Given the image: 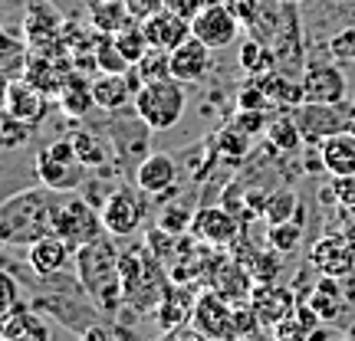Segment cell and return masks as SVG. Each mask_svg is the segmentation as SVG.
I'll return each instance as SVG.
<instances>
[{"label":"cell","mask_w":355,"mask_h":341,"mask_svg":"<svg viewBox=\"0 0 355 341\" xmlns=\"http://www.w3.org/2000/svg\"><path fill=\"white\" fill-rule=\"evenodd\" d=\"M66 197L69 194L50 190L43 184L17 190L0 207V240L7 246H30V243L56 233V214Z\"/></svg>","instance_id":"1"},{"label":"cell","mask_w":355,"mask_h":341,"mask_svg":"<svg viewBox=\"0 0 355 341\" xmlns=\"http://www.w3.org/2000/svg\"><path fill=\"white\" fill-rule=\"evenodd\" d=\"M119 253H122V250H115L112 233H105V237H99L96 243H86V246L76 250V276H79V282H83L86 295L105 315H115V312L125 305Z\"/></svg>","instance_id":"2"},{"label":"cell","mask_w":355,"mask_h":341,"mask_svg":"<svg viewBox=\"0 0 355 341\" xmlns=\"http://www.w3.org/2000/svg\"><path fill=\"white\" fill-rule=\"evenodd\" d=\"M119 269H122V289H125V305L135 312H155L165 289L171 286V276L165 273V263L152 253L148 243L128 246L119 253Z\"/></svg>","instance_id":"3"},{"label":"cell","mask_w":355,"mask_h":341,"mask_svg":"<svg viewBox=\"0 0 355 341\" xmlns=\"http://www.w3.org/2000/svg\"><path fill=\"white\" fill-rule=\"evenodd\" d=\"M132 105L148 131H171L188 112V92H184V82H178V79L145 82Z\"/></svg>","instance_id":"4"},{"label":"cell","mask_w":355,"mask_h":341,"mask_svg":"<svg viewBox=\"0 0 355 341\" xmlns=\"http://www.w3.org/2000/svg\"><path fill=\"white\" fill-rule=\"evenodd\" d=\"M109 230L102 223V210L92 207L86 197L79 194H69L56 214V237H63L73 250L86 246V243H96L99 237H105Z\"/></svg>","instance_id":"5"},{"label":"cell","mask_w":355,"mask_h":341,"mask_svg":"<svg viewBox=\"0 0 355 341\" xmlns=\"http://www.w3.org/2000/svg\"><path fill=\"white\" fill-rule=\"evenodd\" d=\"M141 194L145 190L135 184H122V187H115L105 201H102V223L105 230L112 233V237H132L135 230L145 223V216H148V207L141 201Z\"/></svg>","instance_id":"6"},{"label":"cell","mask_w":355,"mask_h":341,"mask_svg":"<svg viewBox=\"0 0 355 341\" xmlns=\"http://www.w3.org/2000/svg\"><path fill=\"white\" fill-rule=\"evenodd\" d=\"M191 325L201 335H207L211 341H243L241 329H237V315H234V302H227L224 295H217L214 289L198 295Z\"/></svg>","instance_id":"7"},{"label":"cell","mask_w":355,"mask_h":341,"mask_svg":"<svg viewBox=\"0 0 355 341\" xmlns=\"http://www.w3.org/2000/svg\"><path fill=\"white\" fill-rule=\"evenodd\" d=\"M296 125L309 145H322L336 131L349 128V102H303L296 105Z\"/></svg>","instance_id":"8"},{"label":"cell","mask_w":355,"mask_h":341,"mask_svg":"<svg viewBox=\"0 0 355 341\" xmlns=\"http://www.w3.org/2000/svg\"><path fill=\"white\" fill-rule=\"evenodd\" d=\"M191 240L207 243L214 250H224V246H234L241 240V223L234 210H227L224 203H214V207H201L194 220H191Z\"/></svg>","instance_id":"9"},{"label":"cell","mask_w":355,"mask_h":341,"mask_svg":"<svg viewBox=\"0 0 355 341\" xmlns=\"http://www.w3.org/2000/svg\"><path fill=\"white\" fill-rule=\"evenodd\" d=\"M241 30H243V24L237 20V13L230 10V3H224V0H214L207 10L191 20V33L201 39L204 46H211V50L230 46Z\"/></svg>","instance_id":"10"},{"label":"cell","mask_w":355,"mask_h":341,"mask_svg":"<svg viewBox=\"0 0 355 341\" xmlns=\"http://www.w3.org/2000/svg\"><path fill=\"white\" fill-rule=\"evenodd\" d=\"M309 266L319 276L343 279L355 273V250L349 246L345 233H326L309 246Z\"/></svg>","instance_id":"11"},{"label":"cell","mask_w":355,"mask_h":341,"mask_svg":"<svg viewBox=\"0 0 355 341\" xmlns=\"http://www.w3.org/2000/svg\"><path fill=\"white\" fill-rule=\"evenodd\" d=\"M250 305H254V312L263 329H277L279 322H286L300 308L293 289L279 286V282H257L254 292H250Z\"/></svg>","instance_id":"12"},{"label":"cell","mask_w":355,"mask_h":341,"mask_svg":"<svg viewBox=\"0 0 355 341\" xmlns=\"http://www.w3.org/2000/svg\"><path fill=\"white\" fill-rule=\"evenodd\" d=\"M306 102H345L349 79L336 63H309L303 73Z\"/></svg>","instance_id":"13"},{"label":"cell","mask_w":355,"mask_h":341,"mask_svg":"<svg viewBox=\"0 0 355 341\" xmlns=\"http://www.w3.org/2000/svg\"><path fill=\"white\" fill-rule=\"evenodd\" d=\"M76 259V250L63 240V237H43V240L30 243L26 246V266L33 276H56V273H66V266Z\"/></svg>","instance_id":"14"},{"label":"cell","mask_w":355,"mask_h":341,"mask_svg":"<svg viewBox=\"0 0 355 341\" xmlns=\"http://www.w3.org/2000/svg\"><path fill=\"white\" fill-rule=\"evenodd\" d=\"M33 174L43 187L60 190V194H76L79 181H83V165L76 161H60L56 154H50V148H40L37 161H33Z\"/></svg>","instance_id":"15"},{"label":"cell","mask_w":355,"mask_h":341,"mask_svg":"<svg viewBox=\"0 0 355 341\" xmlns=\"http://www.w3.org/2000/svg\"><path fill=\"white\" fill-rule=\"evenodd\" d=\"M211 46H204L198 37H188L178 50H171V79L178 82H204V76L211 73Z\"/></svg>","instance_id":"16"},{"label":"cell","mask_w":355,"mask_h":341,"mask_svg":"<svg viewBox=\"0 0 355 341\" xmlns=\"http://www.w3.org/2000/svg\"><path fill=\"white\" fill-rule=\"evenodd\" d=\"M141 26H145L148 43H152L155 50H165V53L178 50L188 37H194V33H191V20H184L181 13L168 10V7H162L158 13H152L148 20H141Z\"/></svg>","instance_id":"17"},{"label":"cell","mask_w":355,"mask_h":341,"mask_svg":"<svg viewBox=\"0 0 355 341\" xmlns=\"http://www.w3.org/2000/svg\"><path fill=\"white\" fill-rule=\"evenodd\" d=\"M46 99H50V95H43L40 89H33L24 76L7 79V89H3V112L24 118L30 125H40L43 115H46Z\"/></svg>","instance_id":"18"},{"label":"cell","mask_w":355,"mask_h":341,"mask_svg":"<svg viewBox=\"0 0 355 341\" xmlns=\"http://www.w3.org/2000/svg\"><path fill=\"white\" fill-rule=\"evenodd\" d=\"M194 302H198V295L191 292V286H181V282H171L165 289V295H162V302H158V308H155V325L162 331H171L178 329V325H184V322H191V315H194Z\"/></svg>","instance_id":"19"},{"label":"cell","mask_w":355,"mask_h":341,"mask_svg":"<svg viewBox=\"0 0 355 341\" xmlns=\"http://www.w3.org/2000/svg\"><path fill=\"white\" fill-rule=\"evenodd\" d=\"M175 181H178V165H175V158L165 151L145 154V161H141L139 171H135V184H139L145 194H152V197L168 194V190L175 187Z\"/></svg>","instance_id":"20"},{"label":"cell","mask_w":355,"mask_h":341,"mask_svg":"<svg viewBox=\"0 0 355 341\" xmlns=\"http://www.w3.org/2000/svg\"><path fill=\"white\" fill-rule=\"evenodd\" d=\"M92 95H96V109L102 112H122L128 102H135V86H132V79L128 73H99V76L92 79Z\"/></svg>","instance_id":"21"},{"label":"cell","mask_w":355,"mask_h":341,"mask_svg":"<svg viewBox=\"0 0 355 341\" xmlns=\"http://www.w3.org/2000/svg\"><path fill=\"white\" fill-rule=\"evenodd\" d=\"M319 161L332 177H355V131H336L319 145Z\"/></svg>","instance_id":"22"},{"label":"cell","mask_w":355,"mask_h":341,"mask_svg":"<svg viewBox=\"0 0 355 341\" xmlns=\"http://www.w3.org/2000/svg\"><path fill=\"white\" fill-rule=\"evenodd\" d=\"M66 76H69V69L66 66L60 69L53 63V56H46V53H30V59L24 66V79L33 89H40L43 95H60Z\"/></svg>","instance_id":"23"},{"label":"cell","mask_w":355,"mask_h":341,"mask_svg":"<svg viewBox=\"0 0 355 341\" xmlns=\"http://www.w3.org/2000/svg\"><path fill=\"white\" fill-rule=\"evenodd\" d=\"M309 308L316 312L322 322H336V318H343L345 312V295H343V286H339V279L332 276H319V282L313 286L309 292Z\"/></svg>","instance_id":"24"},{"label":"cell","mask_w":355,"mask_h":341,"mask_svg":"<svg viewBox=\"0 0 355 341\" xmlns=\"http://www.w3.org/2000/svg\"><path fill=\"white\" fill-rule=\"evenodd\" d=\"M89 24H92L96 33L115 37L119 30H125L128 24H135V17L128 13L125 0H96V3H89Z\"/></svg>","instance_id":"25"},{"label":"cell","mask_w":355,"mask_h":341,"mask_svg":"<svg viewBox=\"0 0 355 341\" xmlns=\"http://www.w3.org/2000/svg\"><path fill=\"white\" fill-rule=\"evenodd\" d=\"M60 109H63L69 118H83V115L96 105V95H92V82H89L83 73H69L63 79V89H60Z\"/></svg>","instance_id":"26"},{"label":"cell","mask_w":355,"mask_h":341,"mask_svg":"<svg viewBox=\"0 0 355 341\" xmlns=\"http://www.w3.org/2000/svg\"><path fill=\"white\" fill-rule=\"evenodd\" d=\"M319 322L322 318L309 308V302H300V308L273 329V341H313L319 335Z\"/></svg>","instance_id":"27"},{"label":"cell","mask_w":355,"mask_h":341,"mask_svg":"<svg viewBox=\"0 0 355 341\" xmlns=\"http://www.w3.org/2000/svg\"><path fill=\"white\" fill-rule=\"evenodd\" d=\"M237 59H241V69L247 76H266V73H273L277 69V53L266 46L263 39H247L241 43V50H237Z\"/></svg>","instance_id":"28"},{"label":"cell","mask_w":355,"mask_h":341,"mask_svg":"<svg viewBox=\"0 0 355 341\" xmlns=\"http://www.w3.org/2000/svg\"><path fill=\"white\" fill-rule=\"evenodd\" d=\"M260 216H266V223H286V220L303 216V210H300V201H296V194L290 187H279L270 197H263Z\"/></svg>","instance_id":"29"},{"label":"cell","mask_w":355,"mask_h":341,"mask_svg":"<svg viewBox=\"0 0 355 341\" xmlns=\"http://www.w3.org/2000/svg\"><path fill=\"white\" fill-rule=\"evenodd\" d=\"M266 141H270V148L273 151H283V154H293L300 145H303V131L296 125V118H273L270 125H266Z\"/></svg>","instance_id":"30"},{"label":"cell","mask_w":355,"mask_h":341,"mask_svg":"<svg viewBox=\"0 0 355 341\" xmlns=\"http://www.w3.org/2000/svg\"><path fill=\"white\" fill-rule=\"evenodd\" d=\"M303 243V216L286 220V223H270L266 227V246L277 250V253H293L296 246Z\"/></svg>","instance_id":"31"},{"label":"cell","mask_w":355,"mask_h":341,"mask_svg":"<svg viewBox=\"0 0 355 341\" xmlns=\"http://www.w3.org/2000/svg\"><path fill=\"white\" fill-rule=\"evenodd\" d=\"M112 39H115V46L122 50V56H125L132 66H135L141 56H145V53L152 50V43H148V37H145V26H141V20L128 24L125 30H119Z\"/></svg>","instance_id":"32"},{"label":"cell","mask_w":355,"mask_h":341,"mask_svg":"<svg viewBox=\"0 0 355 341\" xmlns=\"http://www.w3.org/2000/svg\"><path fill=\"white\" fill-rule=\"evenodd\" d=\"M73 145H76V158L83 167H99L109 161V148H105V138L92 135V131H76L73 135Z\"/></svg>","instance_id":"33"},{"label":"cell","mask_w":355,"mask_h":341,"mask_svg":"<svg viewBox=\"0 0 355 341\" xmlns=\"http://www.w3.org/2000/svg\"><path fill=\"white\" fill-rule=\"evenodd\" d=\"M135 73H139L141 82H162V79H171V53L165 50H148L135 63Z\"/></svg>","instance_id":"34"},{"label":"cell","mask_w":355,"mask_h":341,"mask_svg":"<svg viewBox=\"0 0 355 341\" xmlns=\"http://www.w3.org/2000/svg\"><path fill=\"white\" fill-rule=\"evenodd\" d=\"M96 69L99 73H128L132 69V63H128L125 56H122V50L115 46L112 37H105V33H99V43H96Z\"/></svg>","instance_id":"35"},{"label":"cell","mask_w":355,"mask_h":341,"mask_svg":"<svg viewBox=\"0 0 355 341\" xmlns=\"http://www.w3.org/2000/svg\"><path fill=\"white\" fill-rule=\"evenodd\" d=\"M33 128H37V125H30V122H24V118L3 112V122H0V145H3L7 151H13V148H20V145H26V141H30Z\"/></svg>","instance_id":"36"},{"label":"cell","mask_w":355,"mask_h":341,"mask_svg":"<svg viewBox=\"0 0 355 341\" xmlns=\"http://www.w3.org/2000/svg\"><path fill=\"white\" fill-rule=\"evenodd\" d=\"M217 151L227 154V161H241L243 154L250 151V135L241 131L237 125L220 128V135H217Z\"/></svg>","instance_id":"37"},{"label":"cell","mask_w":355,"mask_h":341,"mask_svg":"<svg viewBox=\"0 0 355 341\" xmlns=\"http://www.w3.org/2000/svg\"><path fill=\"white\" fill-rule=\"evenodd\" d=\"M191 220H194V214H188V210L165 207V210L158 214V227L168 230V233H175V237H184V233H191Z\"/></svg>","instance_id":"38"},{"label":"cell","mask_w":355,"mask_h":341,"mask_svg":"<svg viewBox=\"0 0 355 341\" xmlns=\"http://www.w3.org/2000/svg\"><path fill=\"white\" fill-rule=\"evenodd\" d=\"M273 102H270V95L263 92V86L260 82H247V86L241 89V95H237V109H247V112H263V109H270Z\"/></svg>","instance_id":"39"},{"label":"cell","mask_w":355,"mask_h":341,"mask_svg":"<svg viewBox=\"0 0 355 341\" xmlns=\"http://www.w3.org/2000/svg\"><path fill=\"white\" fill-rule=\"evenodd\" d=\"M329 53L339 63H355V26H345L329 39Z\"/></svg>","instance_id":"40"},{"label":"cell","mask_w":355,"mask_h":341,"mask_svg":"<svg viewBox=\"0 0 355 341\" xmlns=\"http://www.w3.org/2000/svg\"><path fill=\"white\" fill-rule=\"evenodd\" d=\"M234 125L241 128V131H247V135H257V131H266V122L263 112H247V109H237V115H234Z\"/></svg>","instance_id":"41"},{"label":"cell","mask_w":355,"mask_h":341,"mask_svg":"<svg viewBox=\"0 0 355 341\" xmlns=\"http://www.w3.org/2000/svg\"><path fill=\"white\" fill-rule=\"evenodd\" d=\"M17 302H20L17 299V279H13L10 269H3V276H0V315H7Z\"/></svg>","instance_id":"42"},{"label":"cell","mask_w":355,"mask_h":341,"mask_svg":"<svg viewBox=\"0 0 355 341\" xmlns=\"http://www.w3.org/2000/svg\"><path fill=\"white\" fill-rule=\"evenodd\" d=\"M211 3H214V0H165L168 10L181 13L184 20H194V17H198V13H204Z\"/></svg>","instance_id":"43"},{"label":"cell","mask_w":355,"mask_h":341,"mask_svg":"<svg viewBox=\"0 0 355 341\" xmlns=\"http://www.w3.org/2000/svg\"><path fill=\"white\" fill-rule=\"evenodd\" d=\"M332 190H336V197H339V207L355 210V177H336V181H332Z\"/></svg>","instance_id":"44"},{"label":"cell","mask_w":355,"mask_h":341,"mask_svg":"<svg viewBox=\"0 0 355 341\" xmlns=\"http://www.w3.org/2000/svg\"><path fill=\"white\" fill-rule=\"evenodd\" d=\"M125 7L135 20H148L152 13H158L165 7V0H125Z\"/></svg>","instance_id":"45"},{"label":"cell","mask_w":355,"mask_h":341,"mask_svg":"<svg viewBox=\"0 0 355 341\" xmlns=\"http://www.w3.org/2000/svg\"><path fill=\"white\" fill-rule=\"evenodd\" d=\"M162 341H211V338H207V335H201L194 325H178V329L165 331V338H162Z\"/></svg>","instance_id":"46"},{"label":"cell","mask_w":355,"mask_h":341,"mask_svg":"<svg viewBox=\"0 0 355 341\" xmlns=\"http://www.w3.org/2000/svg\"><path fill=\"white\" fill-rule=\"evenodd\" d=\"M79 341H112V335L102 329V325H89V329L79 335Z\"/></svg>","instance_id":"47"},{"label":"cell","mask_w":355,"mask_h":341,"mask_svg":"<svg viewBox=\"0 0 355 341\" xmlns=\"http://www.w3.org/2000/svg\"><path fill=\"white\" fill-rule=\"evenodd\" d=\"M345 240H349V246L355 250V223H349V227H345Z\"/></svg>","instance_id":"48"},{"label":"cell","mask_w":355,"mask_h":341,"mask_svg":"<svg viewBox=\"0 0 355 341\" xmlns=\"http://www.w3.org/2000/svg\"><path fill=\"white\" fill-rule=\"evenodd\" d=\"M349 131H355V102L349 105Z\"/></svg>","instance_id":"49"},{"label":"cell","mask_w":355,"mask_h":341,"mask_svg":"<svg viewBox=\"0 0 355 341\" xmlns=\"http://www.w3.org/2000/svg\"><path fill=\"white\" fill-rule=\"evenodd\" d=\"M283 3H286V7H296V3H303V0H283Z\"/></svg>","instance_id":"50"},{"label":"cell","mask_w":355,"mask_h":341,"mask_svg":"<svg viewBox=\"0 0 355 341\" xmlns=\"http://www.w3.org/2000/svg\"><path fill=\"white\" fill-rule=\"evenodd\" d=\"M3 341H20V338H3Z\"/></svg>","instance_id":"51"},{"label":"cell","mask_w":355,"mask_h":341,"mask_svg":"<svg viewBox=\"0 0 355 341\" xmlns=\"http://www.w3.org/2000/svg\"><path fill=\"white\" fill-rule=\"evenodd\" d=\"M339 341H352V338H339Z\"/></svg>","instance_id":"52"},{"label":"cell","mask_w":355,"mask_h":341,"mask_svg":"<svg viewBox=\"0 0 355 341\" xmlns=\"http://www.w3.org/2000/svg\"><path fill=\"white\" fill-rule=\"evenodd\" d=\"M86 3H96V0H86Z\"/></svg>","instance_id":"53"}]
</instances>
